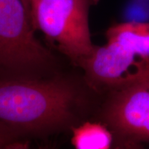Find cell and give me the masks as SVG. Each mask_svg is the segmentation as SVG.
<instances>
[{"label": "cell", "mask_w": 149, "mask_h": 149, "mask_svg": "<svg viewBox=\"0 0 149 149\" xmlns=\"http://www.w3.org/2000/svg\"><path fill=\"white\" fill-rule=\"evenodd\" d=\"M81 96L61 79H0V122L19 131L38 132L69 122Z\"/></svg>", "instance_id": "6da1fadb"}, {"label": "cell", "mask_w": 149, "mask_h": 149, "mask_svg": "<svg viewBox=\"0 0 149 149\" xmlns=\"http://www.w3.org/2000/svg\"><path fill=\"white\" fill-rule=\"evenodd\" d=\"M34 31L22 0H0V73L6 77H34L55 64Z\"/></svg>", "instance_id": "7a4b0ae2"}, {"label": "cell", "mask_w": 149, "mask_h": 149, "mask_svg": "<svg viewBox=\"0 0 149 149\" xmlns=\"http://www.w3.org/2000/svg\"><path fill=\"white\" fill-rule=\"evenodd\" d=\"M100 0H30L31 19L72 62L81 66L94 49L89 29L91 8Z\"/></svg>", "instance_id": "3957f363"}, {"label": "cell", "mask_w": 149, "mask_h": 149, "mask_svg": "<svg viewBox=\"0 0 149 149\" xmlns=\"http://www.w3.org/2000/svg\"><path fill=\"white\" fill-rule=\"evenodd\" d=\"M100 117L114 137L113 149L149 142V81L105 93Z\"/></svg>", "instance_id": "277c9868"}, {"label": "cell", "mask_w": 149, "mask_h": 149, "mask_svg": "<svg viewBox=\"0 0 149 149\" xmlns=\"http://www.w3.org/2000/svg\"><path fill=\"white\" fill-rule=\"evenodd\" d=\"M72 142L75 149H113L114 137L102 122H88L73 130Z\"/></svg>", "instance_id": "5b68a950"}, {"label": "cell", "mask_w": 149, "mask_h": 149, "mask_svg": "<svg viewBox=\"0 0 149 149\" xmlns=\"http://www.w3.org/2000/svg\"><path fill=\"white\" fill-rule=\"evenodd\" d=\"M21 131L0 122V149H4L10 143L18 140Z\"/></svg>", "instance_id": "8992f818"}, {"label": "cell", "mask_w": 149, "mask_h": 149, "mask_svg": "<svg viewBox=\"0 0 149 149\" xmlns=\"http://www.w3.org/2000/svg\"><path fill=\"white\" fill-rule=\"evenodd\" d=\"M4 149H29V146L27 143L17 140L10 143Z\"/></svg>", "instance_id": "52a82bcc"}, {"label": "cell", "mask_w": 149, "mask_h": 149, "mask_svg": "<svg viewBox=\"0 0 149 149\" xmlns=\"http://www.w3.org/2000/svg\"><path fill=\"white\" fill-rule=\"evenodd\" d=\"M120 149H146L143 146L142 144H137V143H133V144H128L125 145Z\"/></svg>", "instance_id": "ba28073f"}, {"label": "cell", "mask_w": 149, "mask_h": 149, "mask_svg": "<svg viewBox=\"0 0 149 149\" xmlns=\"http://www.w3.org/2000/svg\"><path fill=\"white\" fill-rule=\"evenodd\" d=\"M22 2L24 4L28 14H29V17L31 19V9H30V0H22Z\"/></svg>", "instance_id": "9c48e42d"}]
</instances>
